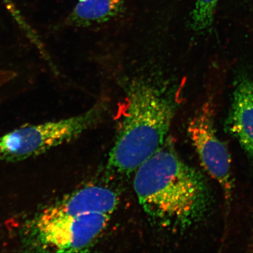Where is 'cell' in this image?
<instances>
[{
	"label": "cell",
	"instance_id": "7",
	"mask_svg": "<svg viewBox=\"0 0 253 253\" xmlns=\"http://www.w3.org/2000/svg\"><path fill=\"white\" fill-rule=\"evenodd\" d=\"M229 128L253 164V81L243 78L233 94Z\"/></svg>",
	"mask_w": 253,
	"mask_h": 253
},
{
	"label": "cell",
	"instance_id": "1",
	"mask_svg": "<svg viewBox=\"0 0 253 253\" xmlns=\"http://www.w3.org/2000/svg\"><path fill=\"white\" fill-rule=\"evenodd\" d=\"M134 172L139 204L161 225L185 228L207 211L209 194L205 180L180 158L168 139Z\"/></svg>",
	"mask_w": 253,
	"mask_h": 253
},
{
	"label": "cell",
	"instance_id": "9",
	"mask_svg": "<svg viewBox=\"0 0 253 253\" xmlns=\"http://www.w3.org/2000/svg\"><path fill=\"white\" fill-rule=\"evenodd\" d=\"M219 0H195L191 14L192 29L202 32L213 24L215 11Z\"/></svg>",
	"mask_w": 253,
	"mask_h": 253
},
{
	"label": "cell",
	"instance_id": "6",
	"mask_svg": "<svg viewBox=\"0 0 253 253\" xmlns=\"http://www.w3.org/2000/svg\"><path fill=\"white\" fill-rule=\"evenodd\" d=\"M119 203L118 195L112 189L90 186L78 190L52 206L44 212L56 216H77L89 213L112 215Z\"/></svg>",
	"mask_w": 253,
	"mask_h": 253
},
{
	"label": "cell",
	"instance_id": "5",
	"mask_svg": "<svg viewBox=\"0 0 253 253\" xmlns=\"http://www.w3.org/2000/svg\"><path fill=\"white\" fill-rule=\"evenodd\" d=\"M213 113L211 103L204 104L189 122L188 132L202 166L219 183L226 200L229 201L233 190L232 160L217 134Z\"/></svg>",
	"mask_w": 253,
	"mask_h": 253
},
{
	"label": "cell",
	"instance_id": "3",
	"mask_svg": "<svg viewBox=\"0 0 253 253\" xmlns=\"http://www.w3.org/2000/svg\"><path fill=\"white\" fill-rule=\"evenodd\" d=\"M103 107L94 106L81 115L56 121L24 126L0 137V162L39 156L74 140L99 122Z\"/></svg>",
	"mask_w": 253,
	"mask_h": 253
},
{
	"label": "cell",
	"instance_id": "10",
	"mask_svg": "<svg viewBox=\"0 0 253 253\" xmlns=\"http://www.w3.org/2000/svg\"><path fill=\"white\" fill-rule=\"evenodd\" d=\"M79 1L81 2V1H85V0H79Z\"/></svg>",
	"mask_w": 253,
	"mask_h": 253
},
{
	"label": "cell",
	"instance_id": "4",
	"mask_svg": "<svg viewBox=\"0 0 253 253\" xmlns=\"http://www.w3.org/2000/svg\"><path fill=\"white\" fill-rule=\"evenodd\" d=\"M110 215L56 216L43 211L36 223L37 238L56 252H86L106 229Z\"/></svg>",
	"mask_w": 253,
	"mask_h": 253
},
{
	"label": "cell",
	"instance_id": "8",
	"mask_svg": "<svg viewBox=\"0 0 253 253\" xmlns=\"http://www.w3.org/2000/svg\"><path fill=\"white\" fill-rule=\"evenodd\" d=\"M124 7L123 0H85L79 1L66 19L74 26L104 23L118 15Z\"/></svg>",
	"mask_w": 253,
	"mask_h": 253
},
{
	"label": "cell",
	"instance_id": "2",
	"mask_svg": "<svg viewBox=\"0 0 253 253\" xmlns=\"http://www.w3.org/2000/svg\"><path fill=\"white\" fill-rule=\"evenodd\" d=\"M164 88L145 81L129 87L118 112V133L108 158L115 173L134 172L166 142L176 111Z\"/></svg>",
	"mask_w": 253,
	"mask_h": 253
}]
</instances>
